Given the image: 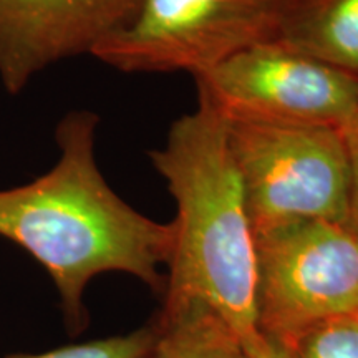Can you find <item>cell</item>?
Returning <instances> with one entry per match:
<instances>
[{
    "instance_id": "5b68a950",
    "label": "cell",
    "mask_w": 358,
    "mask_h": 358,
    "mask_svg": "<svg viewBox=\"0 0 358 358\" xmlns=\"http://www.w3.org/2000/svg\"><path fill=\"white\" fill-rule=\"evenodd\" d=\"M257 330L287 343L312 327L358 315V232L299 221L256 236Z\"/></svg>"
},
{
    "instance_id": "52a82bcc",
    "label": "cell",
    "mask_w": 358,
    "mask_h": 358,
    "mask_svg": "<svg viewBox=\"0 0 358 358\" xmlns=\"http://www.w3.org/2000/svg\"><path fill=\"white\" fill-rule=\"evenodd\" d=\"M140 0H0V80L12 95L45 66L90 52Z\"/></svg>"
},
{
    "instance_id": "8fae6325",
    "label": "cell",
    "mask_w": 358,
    "mask_h": 358,
    "mask_svg": "<svg viewBox=\"0 0 358 358\" xmlns=\"http://www.w3.org/2000/svg\"><path fill=\"white\" fill-rule=\"evenodd\" d=\"M156 337L158 327L153 320L150 325L124 335L55 348L43 353H25L7 358H148L153 350Z\"/></svg>"
},
{
    "instance_id": "277c9868",
    "label": "cell",
    "mask_w": 358,
    "mask_h": 358,
    "mask_svg": "<svg viewBox=\"0 0 358 358\" xmlns=\"http://www.w3.org/2000/svg\"><path fill=\"white\" fill-rule=\"evenodd\" d=\"M292 0H140L127 24L92 50L127 73L211 70L277 38Z\"/></svg>"
},
{
    "instance_id": "9c48e42d",
    "label": "cell",
    "mask_w": 358,
    "mask_h": 358,
    "mask_svg": "<svg viewBox=\"0 0 358 358\" xmlns=\"http://www.w3.org/2000/svg\"><path fill=\"white\" fill-rule=\"evenodd\" d=\"M158 337L148 358H252L216 312L199 302L163 303Z\"/></svg>"
},
{
    "instance_id": "4fadbf2b",
    "label": "cell",
    "mask_w": 358,
    "mask_h": 358,
    "mask_svg": "<svg viewBox=\"0 0 358 358\" xmlns=\"http://www.w3.org/2000/svg\"><path fill=\"white\" fill-rule=\"evenodd\" d=\"M252 358H294L289 348L279 340L259 332L256 337L244 342Z\"/></svg>"
},
{
    "instance_id": "7a4b0ae2",
    "label": "cell",
    "mask_w": 358,
    "mask_h": 358,
    "mask_svg": "<svg viewBox=\"0 0 358 358\" xmlns=\"http://www.w3.org/2000/svg\"><path fill=\"white\" fill-rule=\"evenodd\" d=\"M176 203L164 302H199L248 342L257 330V249L217 111L199 101L150 153Z\"/></svg>"
},
{
    "instance_id": "ba28073f",
    "label": "cell",
    "mask_w": 358,
    "mask_h": 358,
    "mask_svg": "<svg viewBox=\"0 0 358 358\" xmlns=\"http://www.w3.org/2000/svg\"><path fill=\"white\" fill-rule=\"evenodd\" d=\"M275 40L358 78V0H292Z\"/></svg>"
},
{
    "instance_id": "8992f818",
    "label": "cell",
    "mask_w": 358,
    "mask_h": 358,
    "mask_svg": "<svg viewBox=\"0 0 358 358\" xmlns=\"http://www.w3.org/2000/svg\"><path fill=\"white\" fill-rule=\"evenodd\" d=\"M199 101L222 118L343 128L358 113V78L271 40L198 75Z\"/></svg>"
},
{
    "instance_id": "30bf717a",
    "label": "cell",
    "mask_w": 358,
    "mask_h": 358,
    "mask_svg": "<svg viewBox=\"0 0 358 358\" xmlns=\"http://www.w3.org/2000/svg\"><path fill=\"white\" fill-rule=\"evenodd\" d=\"M284 345L294 358H358V315L327 320Z\"/></svg>"
},
{
    "instance_id": "7c38bea8",
    "label": "cell",
    "mask_w": 358,
    "mask_h": 358,
    "mask_svg": "<svg viewBox=\"0 0 358 358\" xmlns=\"http://www.w3.org/2000/svg\"><path fill=\"white\" fill-rule=\"evenodd\" d=\"M342 133L350 166V213L347 226L358 232V113L342 128Z\"/></svg>"
},
{
    "instance_id": "3957f363",
    "label": "cell",
    "mask_w": 358,
    "mask_h": 358,
    "mask_svg": "<svg viewBox=\"0 0 358 358\" xmlns=\"http://www.w3.org/2000/svg\"><path fill=\"white\" fill-rule=\"evenodd\" d=\"M254 234L299 221L348 224L342 128L224 118Z\"/></svg>"
},
{
    "instance_id": "6da1fadb",
    "label": "cell",
    "mask_w": 358,
    "mask_h": 358,
    "mask_svg": "<svg viewBox=\"0 0 358 358\" xmlns=\"http://www.w3.org/2000/svg\"><path fill=\"white\" fill-rule=\"evenodd\" d=\"M98 116L71 111L58 123L60 158L34 181L0 191V236L32 256L60 294L66 322L82 329L83 294L93 277L129 274L153 290L166 279L174 224L138 213L111 189L96 164Z\"/></svg>"
}]
</instances>
